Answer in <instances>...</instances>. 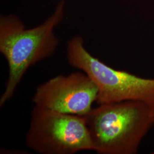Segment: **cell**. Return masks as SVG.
Instances as JSON below:
<instances>
[{"label": "cell", "instance_id": "7a4b0ae2", "mask_svg": "<svg viewBox=\"0 0 154 154\" xmlns=\"http://www.w3.org/2000/svg\"><path fill=\"white\" fill-rule=\"evenodd\" d=\"M84 117L95 152L135 154L154 127V106L135 100L102 104Z\"/></svg>", "mask_w": 154, "mask_h": 154}, {"label": "cell", "instance_id": "3957f363", "mask_svg": "<svg viewBox=\"0 0 154 154\" xmlns=\"http://www.w3.org/2000/svg\"><path fill=\"white\" fill-rule=\"evenodd\" d=\"M66 56L71 66L85 72L96 85L98 105L135 100L154 106V78L138 77L108 66L88 52L79 35L67 42Z\"/></svg>", "mask_w": 154, "mask_h": 154}, {"label": "cell", "instance_id": "8992f818", "mask_svg": "<svg viewBox=\"0 0 154 154\" xmlns=\"http://www.w3.org/2000/svg\"><path fill=\"white\" fill-rule=\"evenodd\" d=\"M152 154H154V151H153V152H152Z\"/></svg>", "mask_w": 154, "mask_h": 154}, {"label": "cell", "instance_id": "5b68a950", "mask_svg": "<svg viewBox=\"0 0 154 154\" xmlns=\"http://www.w3.org/2000/svg\"><path fill=\"white\" fill-rule=\"evenodd\" d=\"M98 88L85 72H74L53 77L37 88L34 106L57 112L86 116L97 102Z\"/></svg>", "mask_w": 154, "mask_h": 154}, {"label": "cell", "instance_id": "6da1fadb", "mask_svg": "<svg viewBox=\"0 0 154 154\" xmlns=\"http://www.w3.org/2000/svg\"><path fill=\"white\" fill-rule=\"evenodd\" d=\"M65 1L44 23L27 29L14 14L0 16V52L5 58L9 75L0 97L2 107L13 97L22 78L31 67L52 56L59 44L54 29L64 17Z\"/></svg>", "mask_w": 154, "mask_h": 154}, {"label": "cell", "instance_id": "277c9868", "mask_svg": "<svg viewBox=\"0 0 154 154\" xmlns=\"http://www.w3.org/2000/svg\"><path fill=\"white\" fill-rule=\"evenodd\" d=\"M29 149L40 154L94 151L85 118L34 106L25 136Z\"/></svg>", "mask_w": 154, "mask_h": 154}]
</instances>
